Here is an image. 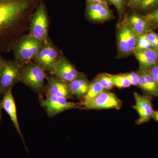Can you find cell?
<instances>
[{
	"label": "cell",
	"instance_id": "obj_1",
	"mask_svg": "<svg viewBox=\"0 0 158 158\" xmlns=\"http://www.w3.org/2000/svg\"><path fill=\"white\" fill-rule=\"evenodd\" d=\"M41 1L0 0V40L9 36L18 23Z\"/></svg>",
	"mask_w": 158,
	"mask_h": 158
},
{
	"label": "cell",
	"instance_id": "obj_2",
	"mask_svg": "<svg viewBox=\"0 0 158 158\" xmlns=\"http://www.w3.org/2000/svg\"><path fill=\"white\" fill-rule=\"evenodd\" d=\"M45 43L30 34L16 40L11 48L14 54L15 60L23 65L27 64L37 56Z\"/></svg>",
	"mask_w": 158,
	"mask_h": 158
},
{
	"label": "cell",
	"instance_id": "obj_3",
	"mask_svg": "<svg viewBox=\"0 0 158 158\" xmlns=\"http://www.w3.org/2000/svg\"><path fill=\"white\" fill-rule=\"evenodd\" d=\"M117 44L120 56H128L134 53L137 45L138 36L130 25L127 15L117 26Z\"/></svg>",
	"mask_w": 158,
	"mask_h": 158
},
{
	"label": "cell",
	"instance_id": "obj_4",
	"mask_svg": "<svg viewBox=\"0 0 158 158\" xmlns=\"http://www.w3.org/2000/svg\"><path fill=\"white\" fill-rule=\"evenodd\" d=\"M48 77L46 72L34 62H31L23 66L19 82L41 95L45 91L44 80Z\"/></svg>",
	"mask_w": 158,
	"mask_h": 158
},
{
	"label": "cell",
	"instance_id": "obj_5",
	"mask_svg": "<svg viewBox=\"0 0 158 158\" xmlns=\"http://www.w3.org/2000/svg\"><path fill=\"white\" fill-rule=\"evenodd\" d=\"M37 40L48 41V17L46 7L41 0L31 17L29 34Z\"/></svg>",
	"mask_w": 158,
	"mask_h": 158
},
{
	"label": "cell",
	"instance_id": "obj_6",
	"mask_svg": "<svg viewBox=\"0 0 158 158\" xmlns=\"http://www.w3.org/2000/svg\"><path fill=\"white\" fill-rule=\"evenodd\" d=\"M23 65L15 60H4L0 68V92L2 94L11 90L15 85L19 82Z\"/></svg>",
	"mask_w": 158,
	"mask_h": 158
},
{
	"label": "cell",
	"instance_id": "obj_7",
	"mask_svg": "<svg viewBox=\"0 0 158 158\" xmlns=\"http://www.w3.org/2000/svg\"><path fill=\"white\" fill-rule=\"evenodd\" d=\"M39 102L49 117L56 116L59 113L71 109H82L80 103H76L68 101L67 99L63 98L45 95V98H43L40 95Z\"/></svg>",
	"mask_w": 158,
	"mask_h": 158
},
{
	"label": "cell",
	"instance_id": "obj_8",
	"mask_svg": "<svg viewBox=\"0 0 158 158\" xmlns=\"http://www.w3.org/2000/svg\"><path fill=\"white\" fill-rule=\"evenodd\" d=\"M122 106V102L115 94L105 91L82 105L84 110H109L116 109L119 110Z\"/></svg>",
	"mask_w": 158,
	"mask_h": 158
},
{
	"label": "cell",
	"instance_id": "obj_9",
	"mask_svg": "<svg viewBox=\"0 0 158 158\" xmlns=\"http://www.w3.org/2000/svg\"><path fill=\"white\" fill-rule=\"evenodd\" d=\"M60 57L56 48L48 41L44 44L33 62L52 74Z\"/></svg>",
	"mask_w": 158,
	"mask_h": 158
},
{
	"label": "cell",
	"instance_id": "obj_10",
	"mask_svg": "<svg viewBox=\"0 0 158 158\" xmlns=\"http://www.w3.org/2000/svg\"><path fill=\"white\" fill-rule=\"evenodd\" d=\"M134 95L135 104L133 108L136 110L139 115V118L136 121V124L140 125L148 122L152 118L154 112L152 96L141 95L137 92H135Z\"/></svg>",
	"mask_w": 158,
	"mask_h": 158
},
{
	"label": "cell",
	"instance_id": "obj_11",
	"mask_svg": "<svg viewBox=\"0 0 158 158\" xmlns=\"http://www.w3.org/2000/svg\"><path fill=\"white\" fill-rule=\"evenodd\" d=\"M86 14L90 20L97 22L106 21L114 17L108 3H106L87 2Z\"/></svg>",
	"mask_w": 158,
	"mask_h": 158
},
{
	"label": "cell",
	"instance_id": "obj_12",
	"mask_svg": "<svg viewBox=\"0 0 158 158\" xmlns=\"http://www.w3.org/2000/svg\"><path fill=\"white\" fill-rule=\"evenodd\" d=\"M47 79V85L46 86L44 91L45 95L63 98L67 100L73 98L68 83L53 75L48 76Z\"/></svg>",
	"mask_w": 158,
	"mask_h": 158
},
{
	"label": "cell",
	"instance_id": "obj_13",
	"mask_svg": "<svg viewBox=\"0 0 158 158\" xmlns=\"http://www.w3.org/2000/svg\"><path fill=\"white\" fill-rule=\"evenodd\" d=\"M80 74L68 60L64 57H60L52 74L64 81L69 83L77 77Z\"/></svg>",
	"mask_w": 158,
	"mask_h": 158
},
{
	"label": "cell",
	"instance_id": "obj_14",
	"mask_svg": "<svg viewBox=\"0 0 158 158\" xmlns=\"http://www.w3.org/2000/svg\"><path fill=\"white\" fill-rule=\"evenodd\" d=\"M2 103L3 110L6 111V113H8L9 117L11 118V120L14 124L15 127L19 135L22 140L23 144L25 147L26 150L28 153V150L26 146L24 138L22 133L19 123L16 105H15V101L14 97L12 95L11 90H10L4 94L2 99Z\"/></svg>",
	"mask_w": 158,
	"mask_h": 158
},
{
	"label": "cell",
	"instance_id": "obj_15",
	"mask_svg": "<svg viewBox=\"0 0 158 158\" xmlns=\"http://www.w3.org/2000/svg\"><path fill=\"white\" fill-rule=\"evenodd\" d=\"M139 62L140 70H150L158 62V50L151 48L134 52Z\"/></svg>",
	"mask_w": 158,
	"mask_h": 158
},
{
	"label": "cell",
	"instance_id": "obj_16",
	"mask_svg": "<svg viewBox=\"0 0 158 158\" xmlns=\"http://www.w3.org/2000/svg\"><path fill=\"white\" fill-rule=\"evenodd\" d=\"M127 17L130 25L138 36L148 31L155 30L145 19L144 15L139 12L133 11L129 15H127Z\"/></svg>",
	"mask_w": 158,
	"mask_h": 158
},
{
	"label": "cell",
	"instance_id": "obj_17",
	"mask_svg": "<svg viewBox=\"0 0 158 158\" xmlns=\"http://www.w3.org/2000/svg\"><path fill=\"white\" fill-rule=\"evenodd\" d=\"M139 74L138 86L151 96L158 98V85L153 78L150 70L138 71Z\"/></svg>",
	"mask_w": 158,
	"mask_h": 158
},
{
	"label": "cell",
	"instance_id": "obj_18",
	"mask_svg": "<svg viewBox=\"0 0 158 158\" xmlns=\"http://www.w3.org/2000/svg\"><path fill=\"white\" fill-rule=\"evenodd\" d=\"M68 84L73 96L81 101L87 93L90 82L83 74L81 73L77 77Z\"/></svg>",
	"mask_w": 158,
	"mask_h": 158
},
{
	"label": "cell",
	"instance_id": "obj_19",
	"mask_svg": "<svg viewBox=\"0 0 158 158\" xmlns=\"http://www.w3.org/2000/svg\"><path fill=\"white\" fill-rule=\"evenodd\" d=\"M105 91L106 90L103 88L97 79L95 78L91 83H90L88 91L81 101L80 105L82 106V105L91 100L92 99L96 97L100 94Z\"/></svg>",
	"mask_w": 158,
	"mask_h": 158
},
{
	"label": "cell",
	"instance_id": "obj_20",
	"mask_svg": "<svg viewBox=\"0 0 158 158\" xmlns=\"http://www.w3.org/2000/svg\"><path fill=\"white\" fill-rule=\"evenodd\" d=\"M158 9V0H139L135 11L144 15Z\"/></svg>",
	"mask_w": 158,
	"mask_h": 158
},
{
	"label": "cell",
	"instance_id": "obj_21",
	"mask_svg": "<svg viewBox=\"0 0 158 158\" xmlns=\"http://www.w3.org/2000/svg\"><path fill=\"white\" fill-rule=\"evenodd\" d=\"M114 87L117 88H125L131 87V84L128 80L123 75V74L118 75H111Z\"/></svg>",
	"mask_w": 158,
	"mask_h": 158
},
{
	"label": "cell",
	"instance_id": "obj_22",
	"mask_svg": "<svg viewBox=\"0 0 158 158\" xmlns=\"http://www.w3.org/2000/svg\"><path fill=\"white\" fill-rule=\"evenodd\" d=\"M96 78L106 91L111 90L114 87L113 80L109 74H100Z\"/></svg>",
	"mask_w": 158,
	"mask_h": 158
},
{
	"label": "cell",
	"instance_id": "obj_23",
	"mask_svg": "<svg viewBox=\"0 0 158 158\" xmlns=\"http://www.w3.org/2000/svg\"><path fill=\"white\" fill-rule=\"evenodd\" d=\"M107 2L115 6L120 16L124 15L128 0H107Z\"/></svg>",
	"mask_w": 158,
	"mask_h": 158
},
{
	"label": "cell",
	"instance_id": "obj_24",
	"mask_svg": "<svg viewBox=\"0 0 158 158\" xmlns=\"http://www.w3.org/2000/svg\"><path fill=\"white\" fill-rule=\"evenodd\" d=\"M151 48H152L148 39L146 33H144L138 36L137 45L135 50L147 49Z\"/></svg>",
	"mask_w": 158,
	"mask_h": 158
},
{
	"label": "cell",
	"instance_id": "obj_25",
	"mask_svg": "<svg viewBox=\"0 0 158 158\" xmlns=\"http://www.w3.org/2000/svg\"><path fill=\"white\" fill-rule=\"evenodd\" d=\"M144 16L155 30L158 29V9L148 14L144 15Z\"/></svg>",
	"mask_w": 158,
	"mask_h": 158
},
{
	"label": "cell",
	"instance_id": "obj_26",
	"mask_svg": "<svg viewBox=\"0 0 158 158\" xmlns=\"http://www.w3.org/2000/svg\"><path fill=\"white\" fill-rule=\"evenodd\" d=\"M146 35L152 48L158 50V33L152 30L147 32Z\"/></svg>",
	"mask_w": 158,
	"mask_h": 158
},
{
	"label": "cell",
	"instance_id": "obj_27",
	"mask_svg": "<svg viewBox=\"0 0 158 158\" xmlns=\"http://www.w3.org/2000/svg\"><path fill=\"white\" fill-rule=\"evenodd\" d=\"M131 82V85L138 86L139 74L138 72H132L129 73L123 74Z\"/></svg>",
	"mask_w": 158,
	"mask_h": 158
},
{
	"label": "cell",
	"instance_id": "obj_28",
	"mask_svg": "<svg viewBox=\"0 0 158 158\" xmlns=\"http://www.w3.org/2000/svg\"><path fill=\"white\" fill-rule=\"evenodd\" d=\"M153 78L158 85V62L150 70Z\"/></svg>",
	"mask_w": 158,
	"mask_h": 158
},
{
	"label": "cell",
	"instance_id": "obj_29",
	"mask_svg": "<svg viewBox=\"0 0 158 158\" xmlns=\"http://www.w3.org/2000/svg\"><path fill=\"white\" fill-rule=\"evenodd\" d=\"M139 0H128L127 7L133 11H136Z\"/></svg>",
	"mask_w": 158,
	"mask_h": 158
},
{
	"label": "cell",
	"instance_id": "obj_30",
	"mask_svg": "<svg viewBox=\"0 0 158 158\" xmlns=\"http://www.w3.org/2000/svg\"><path fill=\"white\" fill-rule=\"evenodd\" d=\"M2 94L0 92V123H1V120L2 118V110H3L2 108V99L1 98V96H2Z\"/></svg>",
	"mask_w": 158,
	"mask_h": 158
},
{
	"label": "cell",
	"instance_id": "obj_31",
	"mask_svg": "<svg viewBox=\"0 0 158 158\" xmlns=\"http://www.w3.org/2000/svg\"><path fill=\"white\" fill-rule=\"evenodd\" d=\"M152 118H153L156 121L158 122V110L154 111L153 115Z\"/></svg>",
	"mask_w": 158,
	"mask_h": 158
},
{
	"label": "cell",
	"instance_id": "obj_32",
	"mask_svg": "<svg viewBox=\"0 0 158 158\" xmlns=\"http://www.w3.org/2000/svg\"><path fill=\"white\" fill-rule=\"evenodd\" d=\"M87 2H102L108 3L107 0H87Z\"/></svg>",
	"mask_w": 158,
	"mask_h": 158
},
{
	"label": "cell",
	"instance_id": "obj_33",
	"mask_svg": "<svg viewBox=\"0 0 158 158\" xmlns=\"http://www.w3.org/2000/svg\"><path fill=\"white\" fill-rule=\"evenodd\" d=\"M4 60H3L2 58L1 57V55H0V68L2 67V65L3 62H4Z\"/></svg>",
	"mask_w": 158,
	"mask_h": 158
}]
</instances>
